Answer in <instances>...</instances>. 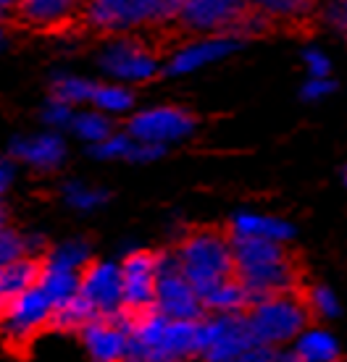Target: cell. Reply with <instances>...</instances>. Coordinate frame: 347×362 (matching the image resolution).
Instances as JSON below:
<instances>
[{"label":"cell","instance_id":"6da1fadb","mask_svg":"<svg viewBox=\"0 0 347 362\" xmlns=\"http://www.w3.org/2000/svg\"><path fill=\"white\" fill-rule=\"evenodd\" d=\"M198 352L200 320H169L156 310L132 315L127 362H190Z\"/></svg>","mask_w":347,"mask_h":362},{"label":"cell","instance_id":"7a4b0ae2","mask_svg":"<svg viewBox=\"0 0 347 362\" xmlns=\"http://www.w3.org/2000/svg\"><path fill=\"white\" fill-rule=\"evenodd\" d=\"M232 252H234V276L250 291L253 302L261 297L292 291L297 271L284 245L232 236Z\"/></svg>","mask_w":347,"mask_h":362},{"label":"cell","instance_id":"3957f363","mask_svg":"<svg viewBox=\"0 0 347 362\" xmlns=\"http://www.w3.org/2000/svg\"><path fill=\"white\" fill-rule=\"evenodd\" d=\"M174 257H176V265L184 273V279L190 281L200 297L216 284L234 276L232 239L219 231H210V228H200V231L184 236Z\"/></svg>","mask_w":347,"mask_h":362},{"label":"cell","instance_id":"277c9868","mask_svg":"<svg viewBox=\"0 0 347 362\" xmlns=\"http://www.w3.org/2000/svg\"><path fill=\"white\" fill-rule=\"evenodd\" d=\"M245 317L258 344L266 349H282L284 344H292L308 326V305L292 291H284L256 299Z\"/></svg>","mask_w":347,"mask_h":362},{"label":"cell","instance_id":"5b68a950","mask_svg":"<svg viewBox=\"0 0 347 362\" xmlns=\"http://www.w3.org/2000/svg\"><path fill=\"white\" fill-rule=\"evenodd\" d=\"M263 354L266 346L256 341L245 313L200 317V362H258Z\"/></svg>","mask_w":347,"mask_h":362},{"label":"cell","instance_id":"8992f818","mask_svg":"<svg viewBox=\"0 0 347 362\" xmlns=\"http://www.w3.org/2000/svg\"><path fill=\"white\" fill-rule=\"evenodd\" d=\"M84 24L106 35H129L150 24H166L161 0H84Z\"/></svg>","mask_w":347,"mask_h":362},{"label":"cell","instance_id":"52a82bcc","mask_svg":"<svg viewBox=\"0 0 347 362\" xmlns=\"http://www.w3.org/2000/svg\"><path fill=\"white\" fill-rule=\"evenodd\" d=\"M87 263H90V245L82 239H69L40 260L37 286L45 291L55 305H61L79 294V276Z\"/></svg>","mask_w":347,"mask_h":362},{"label":"cell","instance_id":"ba28073f","mask_svg":"<svg viewBox=\"0 0 347 362\" xmlns=\"http://www.w3.org/2000/svg\"><path fill=\"white\" fill-rule=\"evenodd\" d=\"M98 66L106 76H110L119 84L150 82L161 71L156 53L142 40L129 35H119L108 40L98 53Z\"/></svg>","mask_w":347,"mask_h":362},{"label":"cell","instance_id":"9c48e42d","mask_svg":"<svg viewBox=\"0 0 347 362\" xmlns=\"http://www.w3.org/2000/svg\"><path fill=\"white\" fill-rule=\"evenodd\" d=\"M156 313L169 320H200L203 299L176 265L174 255H158V284H156Z\"/></svg>","mask_w":347,"mask_h":362},{"label":"cell","instance_id":"30bf717a","mask_svg":"<svg viewBox=\"0 0 347 362\" xmlns=\"http://www.w3.org/2000/svg\"><path fill=\"white\" fill-rule=\"evenodd\" d=\"M55 302L40 286H32L0 313V334L8 344H27L40 331L50 328Z\"/></svg>","mask_w":347,"mask_h":362},{"label":"cell","instance_id":"8fae6325","mask_svg":"<svg viewBox=\"0 0 347 362\" xmlns=\"http://www.w3.org/2000/svg\"><path fill=\"white\" fill-rule=\"evenodd\" d=\"M250 0H184L176 24L192 35H234Z\"/></svg>","mask_w":347,"mask_h":362},{"label":"cell","instance_id":"7c38bea8","mask_svg":"<svg viewBox=\"0 0 347 362\" xmlns=\"http://www.w3.org/2000/svg\"><path fill=\"white\" fill-rule=\"evenodd\" d=\"M195 132V116L179 105H156L135 113L127 127V134L140 142L169 147L182 142Z\"/></svg>","mask_w":347,"mask_h":362},{"label":"cell","instance_id":"4fadbf2b","mask_svg":"<svg viewBox=\"0 0 347 362\" xmlns=\"http://www.w3.org/2000/svg\"><path fill=\"white\" fill-rule=\"evenodd\" d=\"M132 315L121 310L116 315H98L79 331L90 362H127Z\"/></svg>","mask_w":347,"mask_h":362},{"label":"cell","instance_id":"5bb4252c","mask_svg":"<svg viewBox=\"0 0 347 362\" xmlns=\"http://www.w3.org/2000/svg\"><path fill=\"white\" fill-rule=\"evenodd\" d=\"M79 297L92 308L95 315H116L124 310V284L121 263L95 260L84 265L79 276Z\"/></svg>","mask_w":347,"mask_h":362},{"label":"cell","instance_id":"9a60e30c","mask_svg":"<svg viewBox=\"0 0 347 362\" xmlns=\"http://www.w3.org/2000/svg\"><path fill=\"white\" fill-rule=\"evenodd\" d=\"M121 284H124V310L132 315L147 313L156 305L158 255L135 250L121 260Z\"/></svg>","mask_w":347,"mask_h":362},{"label":"cell","instance_id":"2e32d148","mask_svg":"<svg viewBox=\"0 0 347 362\" xmlns=\"http://www.w3.org/2000/svg\"><path fill=\"white\" fill-rule=\"evenodd\" d=\"M242 47V37L237 35H205L198 40H190L187 45L176 47L169 61H166L164 71L169 76H187L205 69L210 64H219L224 58Z\"/></svg>","mask_w":347,"mask_h":362},{"label":"cell","instance_id":"e0dca14e","mask_svg":"<svg viewBox=\"0 0 347 362\" xmlns=\"http://www.w3.org/2000/svg\"><path fill=\"white\" fill-rule=\"evenodd\" d=\"M11 153L16 160L27 163L29 168L42 173H50L64 165L66 158V142L58 132H45L35 136H18L11 145Z\"/></svg>","mask_w":347,"mask_h":362},{"label":"cell","instance_id":"ac0fdd59","mask_svg":"<svg viewBox=\"0 0 347 362\" xmlns=\"http://www.w3.org/2000/svg\"><path fill=\"white\" fill-rule=\"evenodd\" d=\"M84 0H21L16 6L18 18L35 29H53L82 13Z\"/></svg>","mask_w":347,"mask_h":362},{"label":"cell","instance_id":"d6986e66","mask_svg":"<svg viewBox=\"0 0 347 362\" xmlns=\"http://www.w3.org/2000/svg\"><path fill=\"white\" fill-rule=\"evenodd\" d=\"M232 236H237V239H266V242L287 245L295 236V228L284 218L242 210L232 218Z\"/></svg>","mask_w":347,"mask_h":362},{"label":"cell","instance_id":"ffe728a7","mask_svg":"<svg viewBox=\"0 0 347 362\" xmlns=\"http://www.w3.org/2000/svg\"><path fill=\"white\" fill-rule=\"evenodd\" d=\"M37 281H40V260L37 257H21L16 263L3 265L0 268V313L24 291L37 286Z\"/></svg>","mask_w":347,"mask_h":362},{"label":"cell","instance_id":"44dd1931","mask_svg":"<svg viewBox=\"0 0 347 362\" xmlns=\"http://www.w3.org/2000/svg\"><path fill=\"white\" fill-rule=\"evenodd\" d=\"M203 308L210 310L213 315H242L245 310H250L253 297L250 291L242 286V281L237 276L221 281L213 289H208L203 294Z\"/></svg>","mask_w":347,"mask_h":362},{"label":"cell","instance_id":"7402d4cb","mask_svg":"<svg viewBox=\"0 0 347 362\" xmlns=\"http://www.w3.org/2000/svg\"><path fill=\"white\" fill-rule=\"evenodd\" d=\"M290 352L297 362H334L339 360V341L326 328L305 326L292 341Z\"/></svg>","mask_w":347,"mask_h":362},{"label":"cell","instance_id":"603a6c76","mask_svg":"<svg viewBox=\"0 0 347 362\" xmlns=\"http://www.w3.org/2000/svg\"><path fill=\"white\" fill-rule=\"evenodd\" d=\"M92 108L106 113V116H121L135 108V92L127 84L108 82V84H95L92 92Z\"/></svg>","mask_w":347,"mask_h":362},{"label":"cell","instance_id":"cb8c5ba5","mask_svg":"<svg viewBox=\"0 0 347 362\" xmlns=\"http://www.w3.org/2000/svg\"><path fill=\"white\" fill-rule=\"evenodd\" d=\"M92 317H98V315H95L90 305L76 294V297L66 299L61 305H55L50 328H58V331H82Z\"/></svg>","mask_w":347,"mask_h":362},{"label":"cell","instance_id":"d4e9b609","mask_svg":"<svg viewBox=\"0 0 347 362\" xmlns=\"http://www.w3.org/2000/svg\"><path fill=\"white\" fill-rule=\"evenodd\" d=\"M72 132L82 142L87 145H98L103 142L106 136L113 134V127H110V116L101 113V110H79V113H74L72 118Z\"/></svg>","mask_w":347,"mask_h":362},{"label":"cell","instance_id":"484cf974","mask_svg":"<svg viewBox=\"0 0 347 362\" xmlns=\"http://www.w3.org/2000/svg\"><path fill=\"white\" fill-rule=\"evenodd\" d=\"M61 194H64L66 205L72 210H79V213H92L108 202V192L103 187L84 184V181H66Z\"/></svg>","mask_w":347,"mask_h":362},{"label":"cell","instance_id":"4316f807","mask_svg":"<svg viewBox=\"0 0 347 362\" xmlns=\"http://www.w3.org/2000/svg\"><path fill=\"white\" fill-rule=\"evenodd\" d=\"M92 92H95V84L84 76H74V74H58L50 84V98L61 100L66 105H84L92 100Z\"/></svg>","mask_w":347,"mask_h":362},{"label":"cell","instance_id":"83f0119b","mask_svg":"<svg viewBox=\"0 0 347 362\" xmlns=\"http://www.w3.org/2000/svg\"><path fill=\"white\" fill-rule=\"evenodd\" d=\"M316 0H250V8L263 18H279V21H295L308 16Z\"/></svg>","mask_w":347,"mask_h":362},{"label":"cell","instance_id":"f1b7e54d","mask_svg":"<svg viewBox=\"0 0 347 362\" xmlns=\"http://www.w3.org/2000/svg\"><path fill=\"white\" fill-rule=\"evenodd\" d=\"M132 145H135V139L129 134H116V132H113V134L106 136L103 142L90 145V153H92V158H98V160H129Z\"/></svg>","mask_w":347,"mask_h":362},{"label":"cell","instance_id":"f546056e","mask_svg":"<svg viewBox=\"0 0 347 362\" xmlns=\"http://www.w3.org/2000/svg\"><path fill=\"white\" fill-rule=\"evenodd\" d=\"M27 255V236L16 234L13 228H8L6 223L0 226V268L8 263H16Z\"/></svg>","mask_w":347,"mask_h":362},{"label":"cell","instance_id":"4dcf8cb0","mask_svg":"<svg viewBox=\"0 0 347 362\" xmlns=\"http://www.w3.org/2000/svg\"><path fill=\"white\" fill-rule=\"evenodd\" d=\"M305 305H308V313L324 317V320H331V317L339 315V299L329 286H313Z\"/></svg>","mask_w":347,"mask_h":362},{"label":"cell","instance_id":"1f68e13d","mask_svg":"<svg viewBox=\"0 0 347 362\" xmlns=\"http://www.w3.org/2000/svg\"><path fill=\"white\" fill-rule=\"evenodd\" d=\"M72 118H74L72 105H66V103H61V100H55V98L47 100V105L42 108V121H45L53 132L69 129L72 127Z\"/></svg>","mask_w":347,"mask_h":362},{"label":"cell","instance_id":"d6a6232c","mask_svg":"<svg viewBox=\"0 0 347 362\" xmlns=\"http://www.w3.org/2000/svg\"><path fill=\"white\" fill-rule=\"evenodd\" d=\"M302 66H305L308 76H316V79H321V76H329V74H331L329 55L324 53L321 47H305V50H302Z\"/></svg>","mask_w":347,"mask_h":362},{"label":"cell","instance_id":"836d02e7","mask_svg":"<svg viewBox=\"0 0 347 362\" xmlns=\"http://www.w3.org/2000/svg\"><path fill=\"white\" fill-rule=\"evenodd\" d=\"M334 90H337V84H334L331 76H321V79L308 76V82L300 87V95H302V100H308V103H319V100L329 98Z\"/></svg>","mask_w":347,"mask_h":362},{"label":"cell","instance_id":"e575fe53","mask_svg":"<svg viewBox=\"0 0 347 362\" xmlns=\"http://www.w3.org/2000/svg\"><path fill=\"white\" fill-rule=\"evenodd\" d=\"M324 18L331 29L347 37V0H326L324 6Z\"/></svg>","mask_w":347,"mask_h":362},{"label":"cell","instance_id":"d590c367","mask_svg":"<svg viewBox=\"0 0 347 362\" xmlns=\"http://www.w3.org/2000/svg\"><path fill=\"white\" fill-rule=\"evenodd\" d=\"M164 153H166V147L150 145V142H140V139H135L132 153H129V163H153V160H158Z\"/></svg>","mask_w":347,"mask_h":362},{"label":"cell","instance_id":"8d00e7d4","mask_svg":"<svg viewBox=\"0 0 347 362\" xmlns=\"http://www.w3.org/2000/svg\"><path fill=\"white\" fill-rule=\"evenodd\" d=\"M258 362H297L290 349H266V354Z\"/></svg>","mask_w":347,"mask_h":362},{"label":"cell","instance_id":"74e56055","mask_svg":"<svg viewBox=\"0 0 347 362\" xmlns=\"http://www.w3.org/2000/svg\"><path fill=\"white\" fill-rule=\"evenodd\" d=\"M21 0H0V11H6V8H16Z\"/></svg>","mask_w":347,"mask_h":362},{"label":"cell","instance_id":"f35d334b","mask_svg":"<svg viewBox=\"0 0 347 362\" xmlns=\"http://www.w3.org/2000/svg\"><path fill=\"white\" fill-rule=\"evenodd\" d=\"M342 181H345V187H347V165H345V173H342Z\"/></svg>","mask_w":347,"mask_h":362},{"label":"cell","instance_id":"ab89813d","mask_svg":"<svg viewBox=\"0 0 347 362\" xmlns=\"http://www.w3.org/2000/svg\"><path fill=\"white\" fill-rule=\"evenodd\" d=\"M0 13H3V11H0ZM0 37H3V32H0Z\"/></svg>","mask_w":347,"mask_h":362},{"label":"cell","instance_id":"60d3db41","mask_svg":"<svg viewBox=\"0 0 347 362\" xmlns=\"http://www.w3.org/2000/svg\"><path fill=\"white\" fill-rule=\"evenodd\" d=\"M334 362H342V360H334Z\"/></svg>","mask_w":347,"mask_h":362}]
</instances>
